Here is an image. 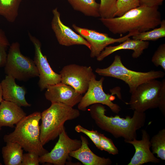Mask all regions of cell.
Instances as JSON below:
<instances>
[{
    "label": "cell",
    "instance_id": "7",
    "mask_svg": "<svg viewBox=\"0 0 165 165\" xmlns=\"http://www.w3.org/2000/svg\"><path fill=\"white\" fill-rule=\"evenodd\" d=\"M4 67L6 75L19 81H25L39 76L34 61L22 54L18 42L10 46Z\"/></svg>",
    "mask_w": 165,
    "mask_h": 165
},
{
    "label": "cell",
    "instance_id": "12",
    "mask_svg": "<svg viewBox=\"0 0 165 165\" xmlns=\"http://www.w3.org/2000/svg\"><path fill=\"white\" fill-rule=\"evenodd\" d=\"M30 40L35 48L34 61L38 69L39 77L38 85L40 91L46 89L47 86L60 82L61 76L55 72L51 67L46 56L42 52L40 42L35 37L28 33Z\"/></svg>",
    "mask_w": 165,
    "mask_h": 165
},
{
    "label": "cell",
    "instance_id": "10",
    "mask_svg": "<svg viewBox=\"0 0 165 165\" xmlns=\"http://www.w3.org/2000/svg\"><path fill=\"white\" fill-rule=\"evenodd\" d=\"M60 74L61 82L71 86L82 94L86 92L91 79L96 75L90 66L75 64L65 66Z\"/></svg>",
    "mask_w": 165,
    "mask_h": 165
},
{
    "label": "cell",
    "instance_id": "26",
    "mask_svg": "<svg viewBox=\"0 0 165 165\" xmlns=\"http://www.w3.org/2000/svg\"><path fill=\"white\" fill-rule=\"evenodd\" d=\"M140 6L139 0H117L115 17L121 16L129 10Z\"/></svg>",
    "mask_w": 165,
    "mask_h": 165
},
{
    "label": "cell",
    "instance_id": "4",
    "mask_svg": "<svg viewBox=\"0 0 165 165\" xmlns=\"http://www.w3.org/2000/svg\"><path fill=\"white\" fill-rule=\"evenodd\" d=\"M80 115L78 109L60 102H52L50 106L41 113L40 139L44 146L59 136L65 128L68 120L77 118Z\"/></svg>",
    "mask_w": 165,
    "mask_h": 165
},
{
    "label": "cell",
    "instance_id": "31",
    "mask_svg": "<svg viewBox=\"0 0 165 165\" xmlns=\"http://www.w3.org/2000/svg\"><path fill=\"white\" fill-rule=\"evenodd\" d=\"M39 156L31 152L23 154L21 165H39Z\"/></svg>",
    "mask_w": 165,
    "mask_h": 165
},
{
    "label": "cell",
    "instance_id": "23",
    "mask_svg": "<svg viewBox=\"0 0 165 165\" xmlns=\"http://www.w3.org/2000/svg\"><path fill=\"white\" fill-rule=\"evenodd\" d=\"M152 152L156 154L157 157L165 160V129L159 131L150 140Z\"/></svg>",
    "mask_w": 165,
    "mask_h": 165
},
{
    "label": "cell",
    "instance_id": "24",
    "mask_svg": "<svg viewBox=\"0 0 165 165\" xmlns=\"http://www.w3.org/2000/svg\"><path fill=\"white\" fill-rule=\"evenodd\" d=\"M160 27L151 31L139 33L132 36V39L143 41H155L165 36V20H162Z\"/></svg>",
    "mask_w": 165,
    "mask_h": 165
},
{
    "label": "cell",
    "instance_id": "3",
    "mask_svg": "<svg viewBox=\"0 0 165 165\" xmlns=\"http://www.w3.org/2000/svg\"><path fill=\"white\" fill-rule=\"evenodd\" d=\"M41 119V113L38 112L26 116L16 125L13 132L4 135V141L16 143L25 151L39 156L47 153L40 139Z\"/></svg>",
    "mask_w": 165,
    "mask_h": 165
},
{
    "label": "cell",
    "instance_id": "33",
    "mask_svg": "<svg viewBox=\"0 0 165 165\" xmlns=\"http://www.w3.org/2000/svg\"><path fill=\"white\" fill-rule=\"evenodd\" d=\"M3 100L2 92L1 85L0 83V104Z\"/></svg>",
    "mask_w": 165,
    "mask_h": 165
},
{
    "label": "cell",
    "instance_id": "32",
    "mask_svg": "<svg viewBox=\"0 0 165 165\" xmlns=\"http://www.w3.org/2000/svg\"><path fill=\"white\" fill-rule=\"evenodd\" d=\"M164 0H139L140 5L149 7L159 6L161 5Z\"/></svg>",
    "mask_w": 165,
    "mask_h": 165
},
{
    "label": "cell",
    "instance_id": "11",
    "mask_svg": "<svg viewBox=\"0 0 165 165\" xmlns=\"http://www.w3.org/2000/svg\"><path fill=\"white\" fill-rule=\"evenodd\" d=\"M72 27L90 45V57L91 58H97L98 57L108 46L116 42H122L130 37L139 33L137 31L130 32L121 38H114L109 37L106 33L100 32L95 30L81 28L75 24H73Z\"/></svg>",
    "mask_w": 165,
    "mask_h": 165
},
{
    "label": "cell",
    "instance_id": "28",
    "mask_svg": "<svg viewBox=\"0 0 165 165\" xmlns=\"http://www.w3.org/2000/svg\"><path fill=\"white\" fill-rule=\"evenodd\" d=\"M152 61L156 67L160 66L165 71V44H160L155 52Z\"/></svg>",
    "mask_w": 165,
    "mask_h": 165
},
{
    "label": "cell",
    "instance_id": "17",
    "mask_svg": "<svg viewBox=\"0 0 165 165\" xmlns=\"http://www.w3.org/2000/svg\"><path fill=\"white\" fill-rule=\"evenodd\" d=\"M26 116L21 107L3 100L0 104V130L3 127H15Z\"/></svg>",
    "mask_w": 165,
    "mask_h": 165
},
{
    "label": "cell",
    "instance_id": "5",
    "mask_svg": "<svg viewBox=\"0 0 165 165\" xmlns=\"http://www.w3.org/2000/svg\"><path fill=\"white\" fill-rule=\"evenodd\" d=\"M131 94L130 100L126 103L133 111L145 112L159 108L165 116V80L154 79L139 85Z\"/></svg>",
    "mask_w": 165,
    "mask_h": 165
},
{
    "label": "cell",
    "instance_id": "6",
    "mask_svg": "<svg viewBox=\"0 0 165 165\" xmlns=\"http://www.w3.org/2000/svg\"><path fill=\"white\" fill-rule=\"evenodd\" d=\"M99 75L121 80L127 84L131 93L140 84L152 79L163 78L165 73L161 71L151 70L147 72H136L128 69L123 64L120 56L116 55L112 64L108 67L97 68Z\"/></svg>",
    "mask_w": 165,
    "mask_h": 165
},
{
    "label": "cell",
    "instance_id": "20",
    "mask_svg": "<svg viewBox=\"0 0 165 165\" xmlns=\"http://www.w3.org/2000/svg\"><path fill=\"white\" fill-rule=\"evenodd\" d=\"M22 148L18 144L12 142H6L3 147L2 153L5 165H21L23 155Z\"/></svg>",
    "mask_w": 165,
    "mask_h": 165
},
{
    "label": "cell",
    "instance_id": "1",
    "mask_svg": "<svg viewBox=\"0 0 165 165\" xmlns=\"http://www.w3.org/2000/svg\"><path fill=\"white\" fill-rule=\"evenodd\" d=\"M103 25L114 34L137 31L142 32L156 28L162 21L159 6L140 5L122 16L99 19Z\"/></svg>",
    "mask_w": 165,
    "mask_h": 165
},
{
    "label": "cell",
    "instance_id": "34",
    "mask_svg": "<svg viewBox=\"0 0 165 165\" xmlns=\"http://www.w3.org/2000/svg\"><path fill=\"white\" fill-rule=\"evenodd\" d=\"M2 165V163H1V162L0 161V165Z\"/></svg>",
    "mask_w": 165,
    "mask_h": 165
},
{
    "label": "cell",
    "instance_id": "2",
    "mask_svg": "<svg viewBox=\"0 0 165 165\" xmlns=\"http://www.w3.org/2000/svg\"><path fill=\"white\" fill-rule=\"evenodd\" d=\"M104 105L99 103L91 105L89 111L91 118L102 130L112 134L115 138H123L124 140H131L137 138L136 131L145 124V112L134 111L132 117L121 118L119 116H108L105 114Z\"/></svg>",
    "mask_w": 165,
    "mask_h": 165
},
{
    "label": "cell",
    "instance_id": "14",
    "mask_svg": "<svg viewBox=\"0 0 165 165\" xmlns=\"http://www.w3.org/2000/svg\"><path fill=\"white\" fill-rule=\"evenodd\" d=\"M46 99L52 102L62 103L72 107L78 104L82 97L71 86L60 82L47 86Z\"/></svg>",
    "mask_w": 165,
    "mask_h": 165
},
{
    "label": "cell",
    "instance_id": "30",
    "mask_svg": "<svg viewBox=\"0 0 165 165\" xmlns=\"http://www.w3.org/2000/svg\"><path fill=\"white\" fill-rule=\"evenodd\" d=\"M75 130L78 133H82L87 136L93 142L96 146L101 150L100 145V133L97 130H89L80 125L75 126Z\"/></svg>",
    "mask_w": 165,
    "mask_h": 165
},
{
    "label": "cell",
    "instance_id": "16",
    "mask_svg": "<svg viewBox=\"0 0 165 165\" xmlns=\"http://www.w3.org/2000/svg\"><path fill=\"white\" fill-rule=\"evenodd\" d=\"M15 80L12 76L6 75L0 82L3 100L13 102L21 107L31 106V105L25 98V88L16 84Z\"/></svg>",
    "mask_w": 165,
    "mask_h": 165
},
{
    "label": "cell",
    "instance_id": "27",
    "mask_svg": "<svg viewBox=\"0 0 165 165\" xmlns=\"http://www.w3.org/2000/svg\"><path fill=\"white\" fill-rule=\"evenodd\" d=\"M10 44L5 33L0 29V67L5 66L7 54L6 51Z\"/></svg>",
    "mask_w": 165,
    "mask_h": 165
},
{
    "label": "cell",
    "instance_id": "22",
    "mask_svg": "<svg viewBox=\"0 0 165 165\" xmlns=\"http://www.w3.org/2000/svg\"><path fill=\"white\" fill-rule=\"evenodd\" d=\"M21 0H0V15L7 21L13 22L18 14Z\"/></svg>",
    "mask_w": 165,
    "mask_h": 165
},
{
    "label": "cell",
    "instance_id": "29",
    "mask_svg": "<svg viewBox=\"0 0 165 165\" xmlns=\"http://www.w3.org/2000/svg\"><path fill=\"white\" fill-rule=\"evenodd\" d=\"M100 145L101 150H104L113 155L118 154L119 151L113 143L112 140L100 133Z\"/></svg>",
    "mask_w": 165,
    "mask_h": 165
},
{
    "label": "cell",
    "instance_id": "19",
    "mask_svg": "<svg viewBox=\"0 0 165 165\" xmlns=\"http://www.w3.org/2000/svg\"><path fill=\"white\" fill-rule=\"evenodd\" d=\"M149 44V42L148 41L130 39L129 38L118 45L106 47L97 57V59L98 61H102L113 53L122 50H133L132 57L137 58L141 55L143 51L148 47Z\"/></svg>",
    "mask_w": 165,
    "mask_h": 165
},
{
    "label": "cell",
    "instance_id": "8",
    "mask_svg": "<svg viewBox=\"0 0 165 165\" xmlns=\"http://www.w3.org/2000/svg\"><path fill=\"white\" fill-rule=\"evenodd\" d=\"M104 80L103 77L98 80H97L96 75L92 78L87 91L78 103L79 110L85 111L89 106L99 103L107 105L114 113L118 114L119 112L120 107L118 104L112 102L116 98L115 96L112 94H107L104 91L103 83Z\"/></svg>",
    "mask_w": 165,
    "mask_h": 165
},
{
    "label": "cell",
    "instance_id": "21",
    "mask_svg": "<svg viewBox=\"0 0 165 165\" xmlns=\"http://www.w3.org/2000/svg\"><path fill=\"white\" fill-rule=\"evenodd\" d=\"M69 4L75 10L80 12L84 15L94 17H100V4L96 0H68Z\"/></svg>",
    "mask_w": 165,
    "mask_h": 165
},
{
    "label": "cell",
    "instance_id": "25",
    "mask_svg": "<svg viewBox=\"0 0 165 165\" xmlns=\"http://www.w3.org/2000/svg\"><path fill=\"white\" fill-rule=\"evenodd\" d=\"M117 0H101L99 13L101 18H110L115 17L116 11Z\"/></svg>",
    "mask_w": 165,
    "mask_h": 165
},
{
    "label": "cell",
    "instance_id": "15",
    "mask_svg": "<svg viewBox=\"0 0 165 165\" xmlns=\"http://www.w3.org/2000/svg\"><path fill=\"white\" fill-rule=\"evenodd\" d=\"M142 138L138 140L134 138L131 140H124L125 142L132 145L135 149V153L127 165H141L148 162L157 163L160 160L155 157L150 150L151 143L150 137L146 130H141Z\"/></svg>",
    "mask_w": 165,
    "mask_h": 165
},
{
    "label": "cell",
    "instance_id": "9",
    "mask_svg": "<svg viewBox=\"0 0 165 165\" xmlns=\"http://www.w3.org/2000/svg\"><path fill=\"white\" fill-rule=\"evenodd\" d=\"M58 137V141L51 151L39 156L40 163L64 165L69 158L70 153L78 149L81 145V139L69 138L65 128Z\"/></svg>",
    "mask_w": 165,
    "mask_h": 165
},
{
    "label": "cell",
    "instance_id": "18",
    "mask_svg": "<svg viewBox=\"0 0 165 165\" xmlns=\"http://www.w3.org/2000/svg\"><path fill=\"white\" fill-rule=\"evenodd\" d=\"M82 145L78 149L72 152L69 156L78 160L85 165H109L112 161L109 158L99 156L90 150L87 138L80 136Z\"/></svg>",
    "mask_w": 165,
    "mask_h": 165
},
{
    "label": "cell",
    "instance_id": "13",
    "mask_svg": "<svg viewBox=\"0 0 165 165\" xmlns=\"http://www.w3.org/2000/svg\"><path fill=\"white\" fill-rule=\"evenodd\" d=\"M52 13L53 16L51 27L60 44L65 46L83 45L90 50V45L85 39L62 22L60 14L57 8L54 9Z\"/></svg>",
    "mask_w": 165,
    "mask_h": 165
}]
</instances>
